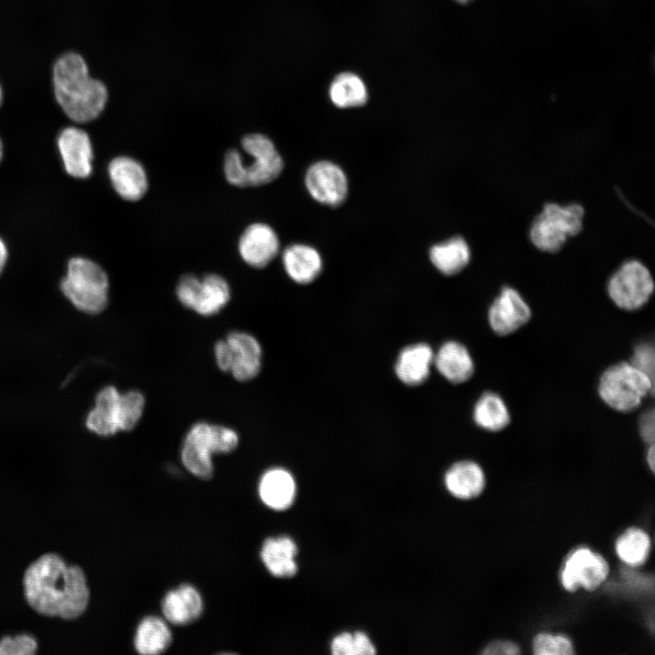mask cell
Segmentation results:
<instances>
[{
  "instance_id": "obj_29",
  "label": "cell",
  "mask_w": 655,
  "mask_h": 655,
  "mask_svg": "<svg viewBox=\"0 0 655 655\" xmlns=\"http://www.w3.org/2000/svg\"><path fill=\"white\" fill-rule=\"evenodd\" d=\"M650 539L642 529L630 528L615 542V551L620 560L630 567H639L648 559Z\"/></svg>"
},
{
  "instance_id": "obj_23",
  "label": "cell",
  "mask_w": 655,
  "mask_h": 655,
  "mask_svg": "<svg viewBox=\"0 0 655 655\" xmlns=\"http://www.w3.org/2000/svg\"><path fill=\"white\" fill-rule=\"evenodd\" d=\"M472 255L469 242L458 235L434 245L429 251L434 267L449 277L462 272L471 262Z\"/></svg>"
},
{
  "instance_id": "obj_1",
  "label": "cell",
  "mask_w": 655,
  "mask_h": 655,
  "mask_svg": "<svg viewBox=\"0 0 655 655\" xmlns=\"http://www.w3.org/2000/svg\"><path fill=\"white\" fill-rule=\"evenodd\" d=\"M22 593L33 611L62 620L82 617L91 600L83 568L69 563L56 552L42 553L26 566L22 575Z\"/></svg>"
},
{
  "instance_id": "obj_30",
  "label": "cell",
  "mask_w": 655,
  "mask_h": 655,
  "mask_svg": "<svg viewBox=\"0 0 655 655\" xmlns=\"http://www.w3.org/2000/svg\"><path fill=\"white\" fill-rule=\"evenodd\" d=\"M146 402V397L139 389L121 392V432L136 428L144 415Z\"/></svg>"
},
{
  "instance_id": "obj_27",
  "label": "cell",
  "mask_w": 655,
  "mask_h": 655,
  "mask_svg": "<svg viewBox=\"0 0 655 655\" xmlns=\"http://www.w3.org/2000/svg\"><path fill=\"white\" fill-rule=\"evenodd\" d=\"M328 96L331 102L338 108L361 106L368 99L365 82L353 72H342L337 75L329 85Z\"/></svg>"
},
{
  "instance_id": "obj_32",
  "label": "cell",
  "mask_w": 655,
  "mask_h": 655,
  "mask_svg": "<svg viewBox=\"0 0 655 655\" xmlns=\"http://www.w3.org/2000/svg\"><path fill=\"white\" fill-rule=\"evenodd\" d=\"M38 649L36 637L29 632L7 634L0 638V655H35Z\"/></svg>"
},
{
  "instance_id": "obj_12",
  "label": "cell",
  "mask_w": 655,
  "mask_h": 655,
  "mask_svg": "<svg viewBox=\"0 0 655 655\" xmlns=\"http://www.w3.org/2000/svg\"><path fill=\"white\" fill-rule=\"evenodd\" d=\"M232 355L229 373L238 382L255 379L262 370L263 348L251 333L232 330L225 337Z\"/></svg>"
},
{
  "instance_id": "obj_36",
  "label": "cell",
  "mask_w": 655,
  "mask_h": 655,
  "mask_svg": "<svg viewBox=\"0 0 655 655\" xmlns=\"http://www.w3.org/2000/svg\"><path fill=\"white\" fill-rule=\"evenodd\" d=\"M655 419L653 409L643 412L639 420V431L642 440L650 445L654 444Z\"/></svg>"
},
{
  "instance_id": "obj_25",
  "label": "cell",
  "mask_w": 655,
  "mask_h": 655,
  "mask_svg": "<svg viewBox=\"0 0 655 655\" xmlns=\"http://www.w3.org/2000/svg\"><path fill=\"white\" fill-rule=\"evenodd\" d=\"M445 485L448 490L460 499L478 497L485 488V475L481 467L471 460H460L447 470Z\"/></svg>"
},
{
  "instance_id": "obj_42",
  "label": "cell",
  "mask_w": 655,
  "mask_h": 655,
  "mask_svg": "<svg viewBox=\"0 0 655 655\" xmlns=\"http://www.w3.org/2000/svg\"><path fill=\"white\" fill-rule=\"evenodd\" d=\"M2 158H3V144L0 139V162H1Z\"/></svg>"
},
{
  "instance_id": "obj_7",
  "label": "cell",
  "mask_w": 655,
  "mask_h": 655,
  "mask_svg": "<svg viewBox=\"0 0 655 655\" xmlns=\"http://www.w3.org/2000/svg\"><path fill=\"white\" fill-rule=\"evenodd\" d=\"M654 380L630 362L609 367L601 374L598 392L603 402L620 412H631L653 390Z\"/></svg>"
},
{
  "instance_id": "obj_22",
  "label": "cell",
  "mask_w": 655,
  "mask_h": 655,
  "mask_svg": "<svg viewBox=\"0 0 655 655\" xmlns=\"http://www.w3.org/2000/svg\"><path fill=\"white\" fill-rule=\"evenodd\" d=\"M297 548L287 536L265 539L260 550L261 560L267 571L277 578H291L297 571L295 557Z\"/></svg>"
},
{
  "instance_id": "obj_20",
  "label": "cell",
  "mask_w": 655,
  "mask_h": 655,
  "mask_svg": "<svg viewBox=\"0 0 655 655\" xmlns=\"http://www.w3.org/2000/svg\"><path fill=\"white\" fill-rule=\"evenodd\" d=\"M434 362L432 348L424 343L404 348L396 361L395 373L408 386H418L428 379Z\"/></svg>"
},
{
  "instance_id": "obj_2",
  "label": "cell",
  "mask_w": 655,
  "mask_h": 655,
  "mask_svg": "<svg viewBox=\"0 0 655 655\" xmlns=\"http://www.w3.org/2000/svg\"><path fill=\"white\" fill-rule=\"evenodd\" d=\"M55 99L73 122L88 123L97 118L108 101L106 85L93 76L86 58L77 51L59 55L51 66Z\"/></svg>"
},
{
  "instance_id": "obj_39",
  "label": "cell",
  "mask_w": 655,
  "mask_h": 655,
  "mask_svg": "<svg viewBox=\"0 0 655 655\" xmlns=\"http://www.w3.org/2000/svg\"><path fill=\"white\" fill-rule=\"evenodd\" d=\"M647 462L648 466L650 468L652 471H654V465H655V451H654V444H650L648 452H647Z\"/></svg>"
},
{
  "instance_id": "obj_3",
  "label": "cell",
  "mask_w": 655,
  "mask_h": 655,
  "mask_svg": "<svg viewBox=\"0 0 655 655\" xmlns=\"http://www.w3.org/2000/svg\"><path fill=\"white\" fill-rule=\"evenodd\" d=\"M241 146L248 159L237 149H229L225 155L223 168L229 184L238 187L264 186L282 173L283 159L268 136L248 134L242 138Z\"/></svg>"
},
{
  "instance_id": "obj_35",
  "label": "cell",
  "mask_w": 655,
  "mask_h": 655,
  "mask_svg": "<svg viewBox=\"0 0 655 655\" xmlns=\"http://www.w3.org/2000/svg\"><path fill=\"white\" fill-rule=\"evenodd\" d=\"M213 353L215 362L218 369L222 372L229 373L232 363V355L230 348L225 338L218 339L215 343Z\"/></svg>"
},
{
  "instance_id": "obj_31",
  "label": "cell",
  "mask_w": 655,
  "mask_h": 655,
  "mask_svg": "<svg viewBox=\"0 0 655 655\" xmlns=\"http://www.w3.org/2000/svg\"><path fill=\"white\" fill-rule=\"evenodd\" d=\"M334 655H373L376 649L368 636L361 631L343 632L336 636L331 642Z\"/></svg>"
},
{
  "instance_id": "obj_8",
  "label": "cell",
  "mask_w": 655,
  "mask_h": 655,
  "mask_svg": "<svg viewBox=\"0 0 655 655\" xmlns=\"http://www.w3.org/2000/svg\"><path fill=\"white\" fill-rule=\"evenodd\" d=\"M653 276L647 264L639 258L623 260L608 278L606 290L610 300L620 309L633 311L648 303L654 292Z\"/></svg>"
},
{
  "instance_id": "obj_34",
  "label": "cell",
  "mask_w": 655,
  "mask_h": 655,
  "mask_svg": "<svg viewBox=\"0 0 655 655\" xmlns=\"http://www.w3.org/2000/svg\"><path fill=\"white\" fill-rule=\"evenodd\" d=\"M630 363L654 379L655 354L651 344L644 342L638 344L634 349Z\"/></svg>"
},
{
  "instance_id": "obj_4",
  "label": "cell",
  "mask_w": 655,
  "mask_h": 655,
  "mask_svg": "<svg viewBox=\"0 0 655 655\" xmlns=\"http://www.w3.org/2000/svg\"><path fill=\"white\" fill-rule=\"evenodd\" d=\"M239 444V435L231 427L197 421L186 431L180 458L185 469L196 478L208 480L214 474V455L233 452Z\"/></svg>"
},
{
  "instance_id": "obj_37",
  "label": "cell",
  "mask_w": 655,
  "mask_h": 655,
  "mask_svg": "<svg viewBox=\"0 0 655 655\" xmlns=\"http://www.w3.org/2000/svg\"><path fill=\"white\" fill-rule=\"evenodd\" d=\"M519 653V647L516 643L507 640L493 641L483 650V654L488 655H516Z\"/></svg>"
},
{
  "instance_id": "obj_5",
  "label": "cell",
  "mask_w": 655,
  "mask_h": 655,
  "mask_svg": "<svg viewBox=\"0 0 655 655\" xmlns=\"http://www.w3.org/2000/svg\"><path fill=\"white\" fill-rule=\"evenodd\" d=\"M585 213L584 206L576 201L543 203L529 226L531 245L543 253H559L570 238L583 231Z\"/></svg>"
},
{
  "instance_id": "obj_24",
  "label": "cell",
  "mask_w": 655,
  "mask_h": 655,
  "mask_svg": "<svg viewBox=\"0 0 655 655\" xmlns=\"http://www.w3.org/2000/svg\"><path fill=\"white\" fill-rule=\"evenodd\" d=\"M283 266L287 276L297 284L313 282L322 270V259L312 247L295 244L287 247L282 256Z\"/></svg>"
},
{
  "instance_id": "obj_41",
  "label": "cell",
  "mask_w": 655,
  "mask_h": 655,
  "mask_svg": "<svg viewBox=\"0 0 655 655\" xmlns=\"http://www.w3.org/2000/svg\"><path fill=\"white\" fill-rule=\"evenodd\" d=\"M455 1L458 2V4L466 5L469 2H471L472 0H455Z\"/></svg>"
},
{
  "instance_id": "obj_19",
  "label": "cell",
  "mask_w": 655,
  "mask_h": 655,
  "mask_svg": "<svg viewBox=\"0 0 655 655\" xmlns=\"http://www.w3.org/2000/svg\"><path fill=\"white\" fill-rule=\"evenodd\" d=\"M231 299L228 282L218 274L198 277L192 311L201 317H213L220 313Z\"/></svg>"
},
{
  "instance_id": "obj_11",
  "label": "cell",
  "mask_w": 655,
  "mask_h": 655,
  "mask_svg": "<svg viewBox=\"0 0 655 655\" xmlns=\"http://www.w3.org/2000/svg\"><path fill=\"white\" fill-rule=\"evenodd\" d=\"M305 184L310 196L318 203L338 207L348 195V180L343 170L329 161H318L309 166Z\"/></svg>"
},
{
  "instance_id": "obj_9",
  "label": "cell",
  "mask_w": 655,
  "mask_h": 655,
  "mask_svg": "<svg viewBox=\"0 0 655 655\" xmlns=\"http://www.w3.org/2000/svg\"><path fill=\"white\" fill-rule=\"evenodd\" d=\"M609 571V564L601 555L581 547L568 555L560 571V581L568 591L580 587L591 591L606 580Z\"/></svg>"
},
{
  "instance_id": "obj_38",
  "label": "cell",
  "mask_w": 655,
  "mask_h": 655,
  "mask_svg": "<svg viewBox=\"0 0 655 655\" xmlns=\"http://www.w3.org/2000/svg\"><path fill=\"white\" fill-rule=\"evenodd\" d=\"M7 260V249L4 241L0 238V274L2 273Z\"/></svg>"
},
{
  "instance_id": "obj_17",
  "label": "cell",
  "mask_w": 655,
  "mask_h": 655,
  "mask_svg": "<svg viewBox=\"0 0 655 655\" xmlns=\"http://www.w3.org/2000/svg\"><path fill=\"white\" fill-rule=\"evenodd\" d=\"M161 610L168 623L186 626L200 618L204 611V601L196 588L186 583L166 592L161 602Z\"/></svg>"
},
{
  "instance_id": "obj_16",
  "label": "cell",
  "mask_w": 655,
  "mask_h": 655,
  "mask_svg": "<svg viewBox=\"0 0 655 655\" xmlns=\"http://www.w3.org/2000/svg\"><path fill=\"white\" fill-rule=\"evenodd\" d=\"M108 176L115 191L125 200H140L148 188L146 172L133 157L120 156L108 165Z\"/></svg>"
},
{
  "instance_id": "obj_13",
  "label": "cell",
  "mask_w": 655,
  "mask_h": 655,
  "mask_svg": "<svg viewBox=\"0 0 655 655\" xmlns=\"http://www.w3.org/2000/svg\"><path fill=\"white\" fill-rule=\"evenodd\" d=\"M121 391L113 386L103 387L95 396L94 406L85 418L86 428L98 437H112L121 432Z\"/></svg>"
},
{
  "instance_id": "obj_40",
  "label": "cell",
  "mask_w": 655,
  "mask_h": 655,
  "mask_svg": "<svg viewBox=\"0 0 655 655\" xmlns=\"http://www.w3.org/2000/svg\"><path fill=\"white\" fill-rule=\"evenodd\" d=\"M3 98H4V91H3L2 85H1V83H0V106H1V105H2V103H3Z\"/></svg>"
},
{
  "instance_id": "obj_14",
  "label": "cell",
  "mask_w": 655,
  "mask_h": 655,
  "mask_svg": "<svg viewBox=\"0 0 655 655\" xmlns=\"http://www.w3.org/2000/svg\"><path fill=\"white\" fill-rule=\"evenodd\" d=\"M57 146L67 174L86 178L92 173L93 148L87 133L76 126L61 130Z\"/></svg>"
},
{
  "instance_id": "obj_21",
  "label": "cell",
  "mask_w": 655,
  "mask_h": 655,
  "mask_svg": "<svg viewBox=\"0 0 655 655\" xmlns=\"http://www.w3.org/2000/svg\"><path fill=\"white\" fill-rule=\"evenodd\" d=\"M436 368L448 381L460 384L474 373V361L468 348L457 341L444 343L434 354Z\"/></svg>"
},
{
  "instance_id": "obj_28",
  "label": "cell",
  "mask_w": 655,
  "mask_h": 655,
  "mask_svg": "<svg viewBox=\"0 0 655 655\" xmlns=\"http://www.w3.org/2000/svg\"><path fill=\"white\" fill-rule=\"evenodd\" d=\"M473 419L479 428L496 432L509 424L510 415L502 398L497 393L489 391L483 393L476 402Z\"/></svg>"
},
{
  "instance_id": "obj_18",
  "label": "cell",
  "mask_w": 655,
  "mask_h": 655,
  "mask_svg": "<svg viewBox=\"0 0 655 655\" xmlns=\"http://www.w3.org/2000/svg\"><path fill=\"white\" fill-rule=\"evenodd\" d=\"M258 495L261 501L271 509H288L296 496V483L292 474L281 467L268 469L259 479Z\"/></svg>"
},
{
  "instance_id": "obj_6",
  "label": "cell",
  "mask_w": 655,
  "mask_h": 655,
  "mask_svg": "<svg viewBox=\"0 0 655 655\" xmlns=\"http://www.w3.org/2000/svg\"><path fill=\"white\" fill-rule=\"evenodd\" d=\"M60 289L71 305L82 313L96 316L108 306V276L102 267L90 259L71 258Z\"/></svg>"
},
{
  "instance_id": "obj_26",
  "label": "cell",
  "mask_w": 655,
  "mask_h": 655,
  "mask_svg": "<svg viewBox=\"0 0 655 655\" xmlns=\"http://www.w3.org/2000/svg\"><path fill=\"white\" fill-rule=\"evenodd\" d=\"M172 640V632L166 620L154 615L146 616L136 629L134 648L142 655H157L169 648Z\"/></svg>"
},
{
  "instance_id": "obj_33",
  "label": "cell",
  "mask_w": 655,
  "mask_h": 655,
  "mask_svg": "<svg viewBox=\"0 0 655 655\" xmlns=\"http://www.w3.org/2000/svg\"><path fill=\"white\" fill-rule=\"evenodd\" d=\"M532 649L537 655H570L574 653L573 644L568 637L550 633L538 634L533 640Z\"/></svg>"
},
{
  "instance_id": "obj_15",
  "label": "cell",
  "mask_w": 655,
  "mask_h": 655,
  "mask_svg": "<svg viewBox=\"0 0 655 655\" xmlns=\"http://www.w3.org/2000/svg\"><path fill=\"white\" fill-rule=\"evenodd\" d=\"M279 239L275 230L264 223L246 227L238 241L242 260L254 268L267 267L277 255Z\"/></svg>"
},
{
  "instance_id": "obj_10",
  "label": "cell",
  "mask_w": 655,
  "mask_h": 655,
  "mask_svg": "<svg viewBox=\"0 0 655 655\" xmlns=\"http://www.w3.org/2000/svg\"><path fill=\"white\" fill-rule=\"evenodd\" d=\"M531 309L518 289L504 286L488 311L489 324L499 336L512 334L529 322Z\"/></svg>"
}]
</instances>
